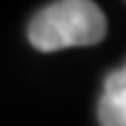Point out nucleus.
Returning <instances> with one entry per match:
<instances>
[{
  "mask_svg": "<svg viewBox=\"0 0 126 126\" xmlns=\"http://www.w3.org/2000/svg\"><path fill=\"white\" fill-rule=\"evenodd\" d=\"M108 35V19L94 0H54L33 14L28 42L42 54L94 47Z\"/></svg>",
  "mask_w": 126,
  "mask_h": 126,
  "instance_id": "f257e3e1",
  "label": "nucleus"
},
{
  "mask_svg": "<svg viewBox=\"0 0 126 126\" xmlns=\"http://www.w3.org/2000/svg\"><path fill=\"white\" fill-rule=\"evenodd\" d=\"M96 117L100 126H126V61L105 75Z\"/></svg>",
  "mask_w": 126,
  "mask_h": 126,
  "instance_id": "f03ea898",
  "label": "nucleus"
}]
</instances>
